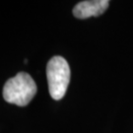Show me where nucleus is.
<instances>
[{"label": "nucleus", "instance_id": "7ed1b4c3", "mask_svg": "<svg viewBox=\"0 0 133 133\" xmlns=\"http://www.w3.org/2000/svg\"><path fill=\"white\" fill-rule=\"evenodd\" d=\"M109 5V0H89L82 1L75 5L73 15L78 19L97 17L104 14Z\"/></svg>", "mask_w": 133, "mask_h": 133}, {"label": "nucleus", "instance_id": "f257e3e1", "mask_svg": "<svg viewBox=\"0 0 133 133\" xmlns=\"http://www.w3.org/2000/svg\"><path fill=\"white\" fill-rule=\"evenodd\" d=\"M37 94V85L26 72H20L5 83L3 88L4 100L13 105L25 107Z\"/></svg>", "mask_w": 133, "mask_h": 133}, {"label": "nucleus", "instance_id": "f03ea898", "mask_svg": "<svg viewBox=\"0 0 133 133\" xmlns=\"http://www.w3.org/2000/svg\"><path fill=\"white\" fill-rule=\"evenodd\" d=\"M48 90L51 98L61 100L70 82V67L61 56H53L46 65Z\"/></svg>", "mask_w": 133, "mask_h": 133}]
</instances>
